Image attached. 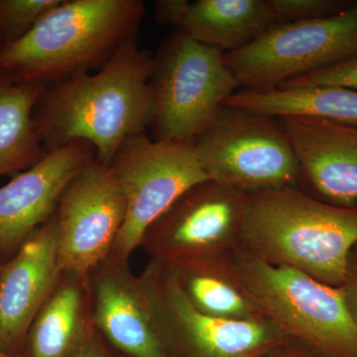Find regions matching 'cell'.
<instances>
[{
    "label": "cell",
    "instance_id": "cell-26",
    "mask_svg": "<svg viewBox=\"0 0 357 357\" xmlns=\"http://www.w3.org/2000/svg\"><path fill=\"white\" fill-rule=\"evenodd\" d=\"M105 347H107V342L95 328L88 340L84 342L75 357H110Z\"/></svg>",
    "mask_w": 357,
    "mask_h": 357
},
{
    "label": "cell",
    "instance_id": "cell-22",
    "mask_svg": "<svg viewBox=\"0 0 357 357\" xmlns=\"http://www.w3.org/2000/svg\"><path fill=\"white\" fill-rule=\"evenodd\" d=\"M342 86L357 91V56L328 66L309 74L294 77L280 84V89L309 86Z\"/></svg>",
    "mask_w": 357,
    "mask_h": 357
},
{
    "label": "cell",
    "instance_id": "cell-16",
    "mask_svg": "<svg viewBox=\"0 0 357 357\" xmlns=\"http://www.w3.org/2000/svg\"><path fill=\"white\" fill-rule=\"evenodd\" d=\"M95 330L88 276L62 271L25 342L29 357H75Z\"/></svg>",
    "mask_w": 357,
    "mask_h": 357
},
{
    "label": "cell",
    "instance_id": "cell-24",
    "mask_svg": "<svg viewBox=\"0 0 357 357\" xmlns=\"http://www.w3.org/2000/svg\"><path fill=\"white\" fill-rule=\"evenodd\" d=\"M190 2L185 0H160L155 7V18L161 24L180 25Z\"/></svg>",
    "mask_w": 357,
    "mask_h": 357
},
{
    "label": "cell",
    "instance_id": "cell-25",
    "mask_svg": "<svg viewBox=\"0 0 357 357\" xmlns=\"http://www.w3.org/2000/svg\"><path fill=\"white\" fill-rule=\"evenodd\" d=\"M347 306L351 310L352 317L357 324V257L352 255L349 275L344 285L342 286Z\"/></svg>",
    "mask_w": 357,
    "mask_h": 357
},
{
    "label": "cell",
    "instance_id": "cell-14",
    "mask_svg": "<svg viewBox=\"0 0 357 357\" xmlns=\"http://www.w3.org/2000/svg\"><path fill=\"white\" fill-rule=\"evenodd\" d=\"M57 218L35 230L0 272V347L6 352L24 344L35 317L57 283Z\"/></svg>",
    "mask_w": 357,
    "mask_h": 357
},
{
    "label": "cell",
    "instance_id": "cell-6",
    "mask_svg": "<svg viewBox=\"0 0 357 357\" xmlns=\"http://www.w3.org/2000/svg\"><path fill=\"white\" fill-rule=\"evenodd\" d=\"M194 145L208 180L243 194L296 187L301 178L290 141L272 117L223 105Z\"/></svg>",
    "mask_w": 357,
    "mask_h": 357
},
{
    "label": "cell",
    "instance_id": "cell-11",
    "mask_svg": "<svg viewBox=\"0 0 357 357\" xmlns=\"http://www.w3.org/2000/svg\"><path fill=\"white\" fill-rule=\"evenodd\" d=\"M61 271L88 276L109 257L126 218L109 166L96 158L66 188L55 213Z\"/></svg>",
    "mask_w": 357,
    "mask_h": 357
},
{
    "label": "cell",
    "instance_id": "cell-4",
    "mask_svg": "<svg viewBox=\"0 0 357 357\" xmlns=\"http://www.w3.org/2000/svg\"><path fill=\"white\" fill-rule=\"evenodd\" d=\"M231 262L261 316L285 337L326 357H357V324L342 288L259 259L237 248Z\"/></svg>",
    "mask_w": 357,
    "mask_h": 357
},
{
    "label": "cell",
    "instance_id": "cell-20",
    "mask_svg": "<svg viewBox=\"0 0 357 357\" xmlns=\"http://www.w3.org/2000/svg\"><path fill=\"white\" fill-rule=\"evenodd\" d=\"M45 89L0 72V177L30 168L47 153L34 122Z\"/></svg>",
    "mask_w": 357,
    "mask_h": 357
},
{
    "label": "cell",
    "instance_id": "cell-2",
    "mask_svg": "<svg viewBox=\"0 0 357 357\" xmlns=\"http://www.w3.org/2000/svg\"><path fill=\"white\" fill-rule=\"evenodd\" d=\"M239 248L342 287L357 248V206H335L297 187L245 194Z\"/></svg>",
    "mask_w": 357,
    "mask_h": 357
},
{
    "label": "cell",
    "instance_id": "cell-9",
    "mask_svg": "<svg viewBox=\"0 0 357 357\" xmlns=\"http://www.w3.org/2000/svg\"><path fill=\"white\" fill-rule=\"evenodd\" d=\"M170 357H260L285 337L268 321L215 318L185 298L170 270L149 260L139 275Z\"/></svg>",
    "mask_w": 357,
    "mask_h": 357
},
{
    "label": "cell",
    "instance_id": "cell-17",
    "mask_svg": "<svg viewBox=\"0 0 357 357\" xmlns=\"http://www.w3.org/2000/svg\"><path fill=\"white\" fill-rule=\"evenodd\" d=\"M276 23L270 0H199L189 3L178 27L199 43L229 53Z\"/></svg>",
    "mask_w": 357,
    "mask_h": 357
},
{
    "label": "cell",
    "instance_id": "cell-12",
    "mask_svg": "<svg viewBox=\"0 0 357 357\" xmlns=\"http://www.w3.org/2000/svg\"><path fill=\"white\" fill-rule=\"evenodd\" d=\"M96 153L73 141L44 155L36 164L0 187V255H14L54 215L67 185Z\"/></svg>",
    "mask_w": 357,
    "mask_h": 357
},
{
    "label": "cell",
    "instance_id": "cell-10",
    "mask_svg": "<svg viewBox=\"0 0 357 357\" xmlns=\"http://www.w3.org/2000/svg\"><path fill=\"white\" fill-rule=\"evenodd\" d=\"M245 194L204 181L149 227L140 248L167 266L234 252L241 245Z\"/></svg>",
    "mask_w": 357,
    "mask_h": 357
},
{
    "label": "cell",
    "instance_id": "cell-7",
    "mask_svg": "<svg viewBox=\"0 0 357 357\" xmlns=\"http://www.w3.org/2000/svg\"><path fill=\"white\" fill-rule=\"evenodd\" d=\"M110 170L126 201V218L109 257L129 262L149 227L183 194L208 181L195 151L194 138L150 139L144 133L124 143Z\"/></svg>",
    "mask_w": 357,
    "mask_h": 357
},
{
    "label": "cell",
    "instance_id": "cell-27",
    "mask_svg": "<svg viewBox=\"0 0 357 357\" xmlns=\"http://www.w3.org/2000/svg\"><path fill=\"white\" fill-rule=\"evenodd\" d=\"M0 357H10L8 354L1 347H0Z\"/></svg>",
    "mask_w": 357,
    "mask_h": 357
},
{
    "label": "cell",
    "instance_id": "cell-15",
    "mask_svg": "<svg viewBox=\"0 0 357 357\" xmlns=\"http://www.w3.org/2000/svg\"><path fill=\"white\" fill-rule=\"evenodd\" d=\"M305 178L328 203L344 208L357 204V126L317 117H282Z\"/></svg>",
    "mask_w": 357,
    "mask_h": 357
},
{
    "label": "cell",
    "instance_id": "cell-1",
    "mask_svg": "<svg viewBox=\"0 0 357 357\" xmlns=\"http://www.w3.org/2000/svg\"><path fill=\"white\" fill-rule=\"evenodd\" d=\"M152 70L153 58L133 35L93 74L81 73L45 89L34 122L46 152L84 141L109 166L126 141L152 124Z\"/></svg>",
    "mask_w": 357,
    "mask_h": 357
},
{
    "label": "cell",
    "instance_id": "cell-8",
    "mask_svg": "<svg viewBox=\"0 0 357 357\" xmlns=\"http://www.w3.org/2000/svg\"><path fill=\"white\" fill-rule=\"evenodd\" d=\"M356 56L357 6L328 17L276 23L243 48L225 53L239 86L255 91Z\"/></svg>",
    "mask_w": 357,
    "mask_h": 357
},
{
    "label": "cell",
    "instance_id": "cell-18",
    "mask_svg": "<svg viewBox=\"0 0 357 357\" xmlns=\"http://www.w3.org/2000/svg\"><path fill=\"white\" fill-rule=\"evenodd\" d=\"M231 253L165 266L175 277L185 298L204 314L234 321H267L237 278Z\"/></svg>",
    "mask_w": 357,
    "mask_h": 357
},
{
    "label": "cell",
    "instance_id": "cell-5",
    "mask_svg": "<svg viewBox=\"0 0 357 357\" xmlns=\"http://www.w3.org/2000/svg\"><path fill=\"white\" fill-rule=\"evenodd\" d=\"M238 88L223 52L185 33L173 35L153 58L151 126L155 139L197 137Z\"/></svg>",
    "mask_w": 357,
    "mask_h": 357
},
{
    "label": "cell",
    "instance_id": "cell-3",
    "mask_svg": "<svg viewBox=\"0 0 357 357\" xmlns=\"http://www.w3.org/2000/svg\"><path fill=\"white\" fill-rule=\"evenodd\" d=\"M141 0H62L24 36L0 45V72L46 84L102 66L136 29Z\"/></svg>",
    "mask_w": 357,
    "mask_h": 357
},
{
    "label": "cell",
    "instance_id": "cell-28",
    "mask_svg": "<svg viewBox=\"0 0 357 357\" xmlns=\"http://www.w3.org/2000/svg\"><path fill=\"white\" fill-rule=\"evenodd\" d=\"M4 263L2 262L1 255H0V272H1L2 266H3Z\"/></svg>",
    "mask_w": 357,
    "mask_h": 357
},
{
    "label": "cell",
    "instance_id": "cell-23",
    "mask_svg": "<svg viewBox=\"0 0 357 357\" xmlns=\"http://www.w3.org/2000/svg\"><path fill=\"white\" fill-rule=\"evenodd\" d=\"M270 3L278 23L328 17L345 9L333 0H270Z\"/></svg>",
    "mask_w": 357,
    "mask_h": 357
},
{
    "label": "cell",
    "instance_id": "cell-13",
    "mask_svg": "<svg viewBox=\"0 0 357 357\" xmlns=\"http://www.w3.org/2000/svg\"><path fill=\"white\" fill-rule=\"evenodd\" d=\"M91 317L105 342L126 357H169L139 276L107 257L88 275Z\"/></svg>",
    "mask_w": 357,
    "mask_h": 357
},
{
    "label": "cell",
    "instance_id": "cell-19",
    "mask_svg": "<svg viewBox=\"0 0 357 357\" xmlns=\"http://www.w3.org/2000/svg\"><path fill=\"white\" fill-rule=\"evenodd\" d=\"M223 105L268 117L307 116L357 126V91L342 86L238 89Z\"/></svg>",
    "mask_w": 357,
    "mask_h": 357
},
{
    "label": "cell",
    "instance_id": "cell-21",
    "mask_svg": "<svg viewBox=\"0 0 357 357\" xmlns=\"http://www.w3.org/2000/svg\"><path fill=\"white\" fill-rule=\"evenodd\" d=\"M62 0H0V39L13 43L24 36Z\"/></svg>",
    "mask_w": 357,
    "mask_h": 357
}]
</instances>
